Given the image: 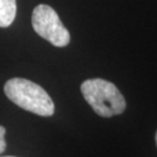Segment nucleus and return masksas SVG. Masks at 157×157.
Listing matches in <instances>:
<instances>
[{
	"label": "nucleus",
	"instance_id": "6",
	"mask_svg": "<svg viewBox=\"0 0 157 157\" xmlns=\"http://www.w3.org/2000/svg\"><path fill=\"white\" fill-rule=\"evenodd\" d=\"M155 140H156V144H157V133H156V136H155Z\"/></svg>",
	"mask_w": 157,
	"mask_h": 157
},
{
	"label": "nucleus",
	"instance_id": "7",
	"mask_svg": "<svg viewBox=\"0 0 157 157\" xmlns=\"http://www.w3.org/2000/svg\"><path fill=\"white\" fill-rule=\"evenodd\" d=\"M5 157H12V156H5Z\"/></svg>",
	"mask_w": 157,
	"mask_h": 157
},
{
	"label": "nucleus",
	"instance_id": "3",
	"mask_svg": "<svg viewBox=\"0 0 157 157\" xmlns=\"http://www.w3.org/2000/svg\"><path fill=\"white\" fill-rule=\"evenodd\" d=\"M32 25L41 37L55 47H67L70 43V33L63 25L58 14L48 5H39L32 14Z\"/></svg>",
	"mask_w": 157,
	"mask_h": 157
},
{
	"label": "nucleus",
	"instance_id": "4",
	"mask_svg": "<svg viewBox=\"0 0 157 157\" xmlns=\"http://www.w3.org/2000/svg\"><path fill=\"white\" fill-rule=\"evenodd\" d=\"M17 15V0H0V27L11 26Z\"/></svg>",
	"mask_w": 157,
	"mask_h": 157
},
{
	"label": "nucleus",
	"instance_id": "2",
	"mask_svg": "<svg viewBox=\"0 0 157 157\" xmlns=\"http://www.w3.org/2000/svg\"><path fill=\"white\" fill-rule=\"evenodd\" d=\"M82 94L95 114L102 118L119 115L126 109V100L115 85L101 78L85 80L80 86Z\"/></svg>",
	"mask_w": 157,
	"mask_h": 157
},
{
	"label": "nucleus",
	"instance_id": "5",
	"mask_svg": "<svg viewBox=\"0 0 157 157\" xmlns=\"http://www.w3.org/2000/svg\"><path fill=\"white\" fill-rule=\"evenodd\" d=\"M5 134H6V129H5V127L0 126V154H1L2 151H5V149H6Z\"/></svg>",
	"mask_w": 157,
	"mask_h": 157
},
{
	"label": "nucleus",
	"instance_id": "1",
	"mask_svg": "<svg viewBox=\"0 0 157 157\" xmlns=\"http://www.w3.org/2000/svg\"><path fill=\"white\" fill-rule=\"evenodd\" d=\"M4 91L15 105L41 117H51L55 105L43 87L25 78H12L6 82Z\"/></svg>",
	"mask_w": 157,
	"mask_h": 157
}]
</instances>
